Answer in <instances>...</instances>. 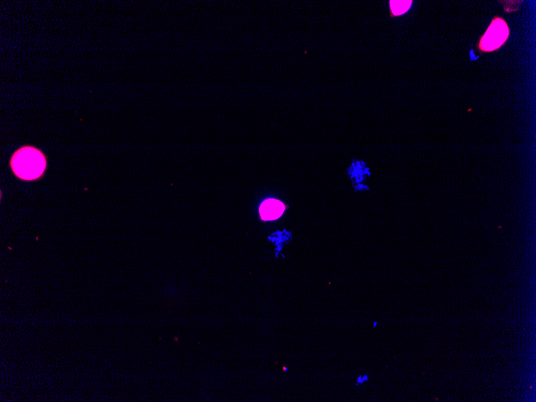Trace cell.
Listing matches in <instances>:
<instances>
[{"label": "cell", "mask_w": 536, "mask_h": 402, "mask_svg": "<svg viewBox=\"0 0 536 402\" xmlns=\"http://www.w3.org/2000/svg\"><path fill=\"white\" fill-rule=\"evenodd\" d=\"M368 380V376H363V377L362 376H360L358 378H357V385H360V384L364 383V382H367V380Z\"/></svg>", "instance_id": "5b68a950"}, {"label": "cell", "mask_w": 536, "mask_h": 402, "mask_svg": "<svg viewBox=\"0 0 536 402\" xmlns=\"http://www.w3.org/2000/svg\"><path fill=\"white\" fill-rule=\"evenodd\" d=\"M509 36V28L504 19L496 17L483 37L479 41V48L482 52L497 50L504 45Z\"/></svg>", "instance_id": "7a4b0ae2"}, {"label": "cell", "mask_w": 536, "mask_h": 402, "mask_svg": "<svg viewBox=\"0 0 536 402\" xmlns=\"http://www.w3.org/2000/svg\"><path fill=\"white\" fill-rule=\"evenodd\" d=\"M377 322L374 323V328H375V327L377 326Z\"/></svg>", "instance_id": "8992f818"}, {"label": "cell", "mask_w": 536, "mask_h": 402, "mask_svg": "<svg viewBox=\"0 0 536 402\" xmlns=\"http://www.w3.org/2000/svg\"><path fill=\"white\" fill-rule=\"evenodd\" d=\"M11 165L15 175L21 179L35 180L45 172L46 159L37 149L23 147L14 154Z\"/></svg>", "instance_id": "6da1fadb"}, {"label": "cell", "mask_w": 536, "mask_h": 402, "mask_svg": "<svg viewBox=\"0 0 536 402\" xmlns=\"http://www.w3.org/2000/svg\"><path fill=\"white\" fill-rule=\"evenodd\" d=\"M284 209V205L281 202L268 199L261 205V218L264 221L276 220L283 215Z\"/></svg>", "instance_id": "3957f363"}, {"label": "cell", "mask_w": 536, "mask_h": 402, "mask_svg": "<svg viewBox=\"0 0 536 402\" xmlns=\"http://www.w3.org/2000/svg\"><path fill=\"white\" fill-rule=\"evenodd\" d=\"M412 4V1H390L391 10L394 15H401L405 13Z\"/></svg>", "instance_id": "277c9868"}]
</instances>
